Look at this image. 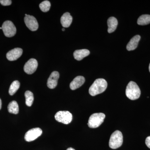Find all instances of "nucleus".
Wrapping results in <instances>:
<instances>
[{
  "instance_id": "nucleus-1",
  "label": "nucleus",
  "mask_w": 150,
  "mask_h": 150,
  "mask_svg": "<svg viewBox=\"0 0 150 150\" xmlns=\"http://www.w3.org/2000/svg\"><path fill=\"white\" fill-rule=\"evenodd\" d=\"M107 81L104 79H97L90 87L89 93L92 96L102 93L107 88Z\"/></svg>"
},
{
  "instance_id": "nucleus-2",
  "label": "nucleus",
  "mask_w": 150,
  "mask_h": 150,
  "mask_svg": "<svg viewBox=\"0 0 150 150\" xmlns=\"http://www.w3.org/2000/svg\"><path fill=\"white\" fill-rule=\"evenodd\" d=\"M126 96L131 100L138 99L141 95V90L139 86L134 81H130L126 87Z\"/></svg>"
},
{
  "instance_id": "nucleus-3",
  "label": "nucleus",
  "mask_w": 150,
  "mask_h": 150,
  "mask_svg": "<svg viewBox=\"0 0 150 150\" xmlns=\"http://www.w3.org/2000/svg\"><path fill=\"white\" fill-rule=\"evenodd\" d=\"M105 115L104 113H95L91 115L89 118L88 125L90 128L95 129L99 127L104 121Z\"/></svg>"
},
{
  "instance_id": "nucleus-4",
  "label": "nucleus",
  "mask_w": 150,
  "mask_h": 150,
  "mask_svg": "<svg viewBox=\"0 0 150 150\" xmlns=\"http://www.w3.org/2000/svg\"><path fill=\"white\" fill-rule=\"evenodd\" d=\"M123 142V137L122 133L119 131H114L110 137L109 147L112 149H118L121 146Z\"/></svg>"
},
{
  "instance_id": "nucleus-5",
  "label": "nucleus",
  "mask_w": 150,
  "mask_h": 150,
  "mask_svg": "<svg viewBox=\"0 0 150 150\" xmlns=\"http://www.w3.org/2000/svg\"><path fill=\"white\" fill-rule=\"evenodd\" d=\"M55 118L58 122L65 124H68L71 122L73 116L71 113L69 111H59L56 113Z\"/></svg>"
},
{
  "instance_id": "nucleus-6",
  "label": "nucleus",
  "mask_w": 150,
  "mask_h": 150,
  "mask_svg": "<svg viewBox=\"0 0 150 150\" xmlns=\"http://www.w3.org/2000/svg\"><path fill=\"white\" fill-rule=\"evenodd\" d=\"M2 28L4 34L6 37H13L16 33V27L12 22L10 21H5L3 23Z\"/></svg>"
},
{
  "instance_id": "nucleus-7",
  "label": "nucleus",
  "mask_w": 150,
  "mask_h": 150,
  "mask_svg": "<svg viewBox=\"0 0 150 150\" xmlns=\"http://www.w3.org/2000/svg\"><path fill=\"white\" fill-rule=\"evenodd\" d=\"M42 134V130L40 128H33L28 131L25 133L24 137L25 139L26 142H32L41 136Z\"/></svg>"
},
{
  "instance_id": "nucleus-8",
  "label": "nucleus",
  "mask_w": 150,
  "mask_h": 150,
  "mask_svg": "<svg viewBox=\"0 0 150 150\" xmlns=\"http://www.w3.org/2000/svg\"><path fill=\"white\" fill-rule=\"evenodd\" d=\"M24 22L26 26L31 31H34L37 30L38 28V23L34 16L25 14Z\"/></svg>"
},
{
  "instance_id": "nucleus-9",
  "label": "nucleus",
  "mask_w": 150,
  "mask_h": 150,
  "mask_svg": "<svg viewBox=\"0 0 150 150\" xmlns=\"http://www.w3.org/2000/svg\"><path fill=\"white\" fill-rule=\"evenodd\" d=\"M38 66V63L36 59H30L24 65V71L28 74H32L37 69Z\"/></svg>"
},
{
  "instance_id": "nucleus-10",
  "label": "nucleus",
  "mask_w": 150,
  "mask_h": 150,
  "mask_svg": "<svg viewBox=\"0 0 150 150\" xmlns=\"http://www.w3.org/2000/svg\"><path fill=\"white\" fill-rule=\"evenodd\" d=\"M22 54L23 50L21 48H14L7 53L6 58L10 61H16L21 56Z\"/></svg>"
},
{
  "instance_id": "nucleus-11",
  "label": "nucleus",
  "mask_w": 150,
  "mask_h": 150,
  "mask_svg": "<svg viewBox=\"0 0 150 150\" xmlns=\"http://www.w3.org/2000/svg\"><path fill=\"white\" fill-rule=\"evenodd\" d=\"M59 78V74L58 71L53 72L51 73L47 81V86L49 88L54 89L56 87L58 84Z\"/></svg>"
},
{
  "instance_id": "nucleus-12",
  "label": "nucleus",
  "mask_w": 150,
  "mask_h": 150,
  "mask_svg": "<svg viewBox=\"0 0 150 150\" xmlns=\"http://www.w3.org/2000/svg\"><path fill=\"white\" fill-rule=\"evenodd\" d=\"M85 81V79L82 76H78L73 80L70 84V87L72 90H75L81 86Z\"/></svg>"
},
{
  "instance_id": "nucleus-13",
  "label": "nucleus",
  "mask_w": 150,
  "mask_h": 150,
  "mask_svg": "<svg viewBox=\"0 0 150 150\" xmlns=\"http://www.w3.org/2000/svg\"><path fill=\"white\" fill-rule=\"evenodd\" d=\"M141 36L139 35H135L132 38L126 46L127 50L129 51H133L137 48Z\"/></svg>"
},
{
  "instance_id": "nucleus-14",
  "label": "nucleus",
  "mask_w": 150,
  "mask_h": 150,
  "mask_svg": "<svg viewBox=\"0 0 150 150\" xmlns=\"http://www.w3.org/2000/svg\"><path fill=\"white\" fill-rule=\"evenodd\" d=\"M73 18L69 13H65L63 15L61 18V22L63 27H69L72 22Z\"/></svg>"
},
{
  "instance_id": "nucleus-15",
  "label": "nucleus",
  "mask_w": 150,
  "mask_h": 150,
  "mask_svg": "<svg viewBox=\"0 0 150 150\" xmlns=\"http://www.w3.org/2000/svg\"><path fill=\"white\" fill-rule=\"evenodd\" d=\"M90 53V51L87 49H81L75 51L74 53V56L75 59L77 61H81L85 57L88 56Z\"/></svg>"
},
{
  "instance_id": "nucleus-16",
  "label": "nucleus",
  "mask_w": 150,
  "mask_h": 150,
  "mask_svg": "<svg viewBox=\"0 0 150 150\" xmlns=\"http://www.w3.org/2000/svg\"><path fill=\"white\" fill-rule=\"evenodd\" d=\"M107 23L108 25V31L109 33H111L116 30L118 25V21L114 17H111L108 20Z\"/></svg>"
},
{
  "instance_id": "nucleus-17",
  "label": "nucleus",
  "mask_w": 150,
  "mask_h": 150,
  "mask_svg": "<svg viewBox=\"0 0 150 150\" xmlns=\"http://www.w3.org/2000/svg\"><path fill=\"white\" fill-rule=\"evenodd\" d=\"M8 109L10 113L17 114L19 112L18 105L16 101L13 100L9 103Z\"/></svg>"
},
{
  "instance_id": "nucleus-18",
  "label": "nucleus",
  "mask_w": 150,
  "mask_h": 150,
  "mask_svg": "<svg viewBox=\"0 0 150 150\" xmlns=\"http://www.w3.org/2000/svg\"><path fill=\"white\" fill-rule=\"evenodd\" d=\"M137 23L139 25H146L150 23V15H142L138 18Z\"/></svg>"
},
{
  "instance_id": "nucleus-19",
  "label": "nucleus",
  "mask_w": 150,
  "mask_h": 150,
  "mask_svg": "<svg viewBox=\"0 0 150 150\" xmlns=\"http://www.w3.org/2000/svg\"><path fill=\"white\" fill-rule=\"evenodd\" d=\"M25 104L28 106H31L34 100L33 93L29 91H27L25 93Z\"/></svg>"
},
{
  "instance_id": "nucleus-20",
  "label": "nucleus",
  "mask_w": 150,
  "mask_h": 150,
  "mask_svg": "<svg viewBox=\"0 0 150 150\" xmlns=\"http://www.w3.org/2000/svg\"><path fill=\"white\" fill-rule=\"evenodd\" d=\"M20 86V83L18 81H15L13 82L9 89V94L11 96L13 95L19 88Z\"/></svg>"
},
{
  "instance_id": "nucleus-21",
  "label": "nucleus",
  "mask_w": 150,
  "mask_h": 150,
  "mask_svg": "<svg viewBox=\"0 0 150 150\" xmlns=\"http://www.w3.org/2000/svg\"><path fill=\"white\" fill-rule=\"evenodd\" d=\"M39 7L43 12H47L50 10L51 3L48 1H43L39 5Z\"/></svg>"
},
{
  "instance_id": "nucleus-22",
  "label": "nucleus",
  "mask_w": 150,
  "mask_h": 150,
  "mask_svg": "<svg viewBox=\"0 0 150 150\" xmlns=\"http://www.w3.org/2000/svg\"><path fill=\"white\" fill-rule=\"evenodd\" d=\"M0 3L4 6H10L11 4L12 1L11 0H0Z\"/></svg>"
},
{
  "instance_id": "nucleus-23",
  "label": "nucleus",
  "mask_w": 150,
  "mask_h": 150,
  "mask_svg": "<svg viewBox=\"0 0 150 150\" xmlns=\"http://www.w3.org/2000/svg\"><path fill=\"white\" fill-rule=\"evenodd\" d=\"M146 144L148 148L150 149V136L148 137L146 139Z\"/></svg>"
},
{
  "instance_id": "nucleus-24",
  "label": "nucleus",
  "mask_w": 150,
  "mask_h": 150,
  "mask_svg": "<svg viewBox=\"0 0 150 150\" xmlns=\"http://www.w3.org/2000/svg\"><path fill=\"white\" fill-rule=\"evenodd\" d=\"M2 106V101L1 100V98H0V110H1V108Z\"/></svg>"
},
{
  "instance_id": "nucleus-25",
  "label": "nucleus",
  "mask_w": 150,
  "mask_h": 150,
  "mask_svg": "<svg viewBox=\"0 0 150 150\" xmlns=\"http://www.w3.org/2000/svg\"><path fill=\"white\" fill-rule=\"evenodd\" d=\"M67 150H75L74 149L72 148H69Z\"/></svg>"
},
{
  "instance_id": "nucleus-26",
  "label": "nucleus",
  "mask_w": 150,
  "mask_h": 150,
  "mask_svg": "<svg viewBox=\"0 0 150 150\" xmlns=\"http://www.w3.org/2000/svg\"><path fill=\"white\" fill-rule=\"evenodd\" d=\"M149 71L150 72V64H149Z\"/></svg>"
},
{
  "instance_id": "nucleus-27",
  "label": "nucleus",
  "mask_w": 150,
  "mask_h": 150,
  "mask_svg": "<svg viewBox=\"0 0 150 150\" xmlns=\"http://www.w3.org/2000/svg\"><path fill=\"white\" fill-rule=\"evenodd\" d=\"M62 31H65V29L64 28H63V29H62Z\"/></svg>"
}]
</instances>
